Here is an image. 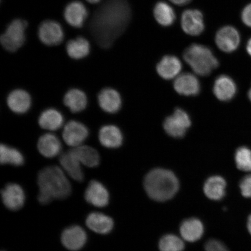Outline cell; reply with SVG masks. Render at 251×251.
Wrapping results in <instances>:
<instances>
[{"label":"cell","mask_w":251,"mask_h":251,"mask_svg":"<svg viewBox=\"0 0 251 251\" xmlns=\"http://www.w3.org/2000/svg\"><path fill=\"white\" fill-rule=\"evenodd\" d=\"M37 199L42 205H47L54 200L67 199L72 192L71 184L65 172L57 166L42 169L37 176Z\"/></svg>","instance_id":"2"},{"label":"cell","mask_w":251,"mask_h":251,"mask_svg":"<svg viewBox=\"0 0 251 251\" xmlns=\"http://www.w3.org/2000/svg\"><path fill=\"white\" fill-rule=\"evenodd\" d=\"M7 103L9 108L15 114H24L31 107V96L26 91L15 89L8 94Z\"/></svg>","instance_id":"16"},{"label":"cell","mask_w":251,"mask_h":251,"mask_svg":"<svg viewBox=\"0 0 251 251\" xmlns=\"http://www.w3.org/2000/svg\"><path fill=\"white\" fill-rule=\"evenodd\" d=\"M144 188L151 199L156 201L164 202L171 199L177 193L179 182L171 171L155 169L146 176Z\"/></svg>","instance_id":"3"},{"label":"cell","mask_w":251,"mask_h":251,"mask_svg":"<svg viewBox=\"0 0 251 251\" xmlns=\"http://www.w3.org/2000/svg\"><path fill=\"white\" fill-rule=\"evenodd\" d=\"M64 103L72 112H82L87 106L86 94L82 90L72 89L68 90L64 97Z\"/></svg>","instance_id":"27"},{"label":"cell","mask_w":251,"mask_h":251,"mask_svg":"<svg viewBox=\"0 0 251 251\" xmlns=\"http://www.w3.org/2000/svg\"><path fill=\"white\" fill-rule=\"evenodd\" d=\"M0 162L2 165L20 166L24 165L25 159L23 153L18 150L1 144L0 146Z\"/></svg>","instance_id":"31"},{"label":"cell","mask_w":251,"mask_h":251,"mask_svg":"<svg viewBox=\"0 0 251 251\" xmlns=\"http://www.w3.org/2000/svg\"><path fill=\"white\" fill-rule=\"evenodd\" d=\"M183 58L197 75L208 76L219 67L218 59L209 47L199 44H193L185 50Z\"/></svg>","instance_id":"4"},{"label":"cell","mask_w":251,"mask_h":251,"mask_svg":"<svg viewBox=\"0 0 251 251\" xmlns=\"http://www.w3.org/2000/svg\"><path fill=\"white\" fill-rule=\"evenodd\" d=\"M3 203L9 210L17 211L24 205L25 194L23 188L16 183H8L1 190Z\"/></svg>","instance_id":"11"},{"label":"cell","mask_w":251,"mask_h":251,"mask_svg":"<svg viewBox=\"0 0 251 251\" xmlns=\"http://www.w3.org/2000/svg\"><path fill=\"white\" fill-rule=\"evenodd\" d=\"M173 4L178 6H183L188 4L191 0H169Z\"/></svg>","instance_id":"37"},{"label":"cell","mask_w":251,"mask_h":251,"mask_svg":"<svg viewBox=\"0 0 251 251\" xmlns=\"http://www.w3.org/2000/svg\"><path fill=\"white\" fill-rule=\"evenodd\" d=\"M237 167L244 172L251 171V150L246 147L238 149L235 153Z\"/></svg>","instance_id":"33"},{"label":"cell","mask_w":251,"mask_h":251,"mask_svg":"<svg viewBox=\"0 0 251 251\" xmlns=\"http://www.w3.org/2000/svg\"><path fill=\"white\" fill-rule=\"evenodd\" d=\"M206 251H229L226 246L219 240L211 239L205 245Z\"/></svg>","instance_id":"35"},{"label":"cell","mask_w":251,"mask_h":251,"mask_svg":"<svg viewBox=\"0 0 251 251\" xmlns=\"http://www.w3.org/2000/svg\"><path fill=\"white\" fill-rule=\"evenodd\" d=\"M87 239L86 231L78 226L65 228L61 235V241L66 249L76 251L82 249Z\"/></svg>","instance_id":"12"},{"label":"cell","mask_w":251,"mask_h":251,"mask_svg":"<svg viewBox=\"0 0 251 251\" xmlns=\"http://www.w3.org/2000/svg\"><path fill=\"white\" fill-rule=\"evenodd\" d=\"M37 149L40 154L47 158H53L60 154L62 144L55 135L46 133L41 136L37 142Z\"/></svg>","instance_id":"18"},{"label":"cell","mask_w":251,"mask_h":251,"mask_svg":"<svg viewBox=\"0 0 251 251\" xmlns=\"http://www.w3.org/2000/svg\"><path fill=\"white\" fill-rule=\"evenodd\" d=\"M130 19L127 0H105L91 19L89 31L97 45L108 49L124 32Z\"/></svg>","instance_id":"1"},{"label":"cell","mask_w":251,"mask_h":251,"mask_svg":"<svg viewBox=\"0 0 251 251\" xmlns=\"http://www.w3.org/2000/svg\"><path fill=\"white\" fill-rule=\"evenodd\" d=\"M190 126L189 116L180 108L176 109L174 114L166 118L164 123L166 132L175 138L183 137Z\"/></svg>","instance_id":"6"},{"label":"cell","mask_w":251,"mask_h":251,"mask_svg":"<svg viewBox=\"0 0 251 251\" xmlns=\"http://www.w3.org/2000/svg\"><path fill=\"white\" fill-rule=\"evenodd\" d=\"M180 234L183 239L188 242H196L201 238L204 228L202 223L197 218H190L182 222Z\"/></svg>","instance_id":"24"},{"label":"cell","mask_w":251,"mask_h":251,"mask_svg":"<svg viewBox=\"0 0 251 251\" xmlns=\"http://www.w3.org/2000/svg\"></svg>","instance_id":"42"},{"label":"cell","mask_w":251,"mask_h":251,"mask_svg":"<svg viewBox=\"0 0 251 251\" xmlns=\"http://www.w3.org/2000/svg\"><path fill=\"white\" fill-rule=\"evenodd\" d=\"M67 51L71 58L80 59L86 57L89 54L90 45L88 41L83 37L69 41L67 43Z\"/></svg>","instance_id":"30"},{"label":"cell","mask_w":251,"mask_h":251,"mask_svg":"<svg viewBox=\"0 0 251 251\" xmlns=\"http://www.w3.org/2000/svg\"><path fill=\"white\" fill-rule=\"evenodd\" d=\"M39 39L46 46H57L64 39V32L61 25L57 22L46 20L40 24L38 30Z\"/></svg>","instance_id":"8"},{"label":"cell","mask_w":251,"mask_h":251,"mask_svg":"<svg viewBox=\"0 0 251 251\" xmlns=\"http://www.w3.org/2000/svg\"><path fill=\"white\" fill-rule=\"evenodd\" d=\"M87 226L96 233L107 234L114 228V223L111 218L100 212H93L88 215Z\"/></svg>","instance_id":"23"},{"label":"cell","mask_w":251,"mask_h":251,"mask_svg":"<svg viewBox=\"0 0 251 251\" xmlns=\"http://www.w3.org/2000/svg\"><path fill=\"white\" fill-rule=\"evenodd\" d=\"M100 143L105 148L117 149L123 143V134L120 129L115 125L103 126L99 133Z\"/></svg>","instance_id":"21"},{"label":"cell","mask_w":251,"mask_h":251,"mask_svg":"<svg viewBox=\"0 0 251 251\" xmlns=\"http://www.w3.org/2000/svg\"><path fill=\"white\" fill-rule=\"evenodd\" d=\"M181 26L184 33L188 35H200L205 29L201 11L197 9H188L184 11L181 17Z\"/></svg>","instance_id":"9"},{"label":"cell","mask_w":251,"mask_h":251,"mask_svg":"<svg viewBox=\"0 0 251 251\" xmlns=\"http://www.w3.org/2000/svg\"><path fill=\"white\" fill-rule=\"evenodd\" d=\"M226 182L219 176L209 177L204 184L203 191L209 199L219 201L225 196Z\"/></svg>","instance_id":"28"},{"label":"cell","mask_w":251,"mask_h":251,"mask_svg":"<svg viewBox=\"0 0 251 251\" xmlns=\"http://www.w3.org/2000/svg\"><path fill=\"white\" fill-rule=\"evenodd\" d=\"M26 21L17 19L9 24L1 37V45L9 52H15L24 45L25 30L27 27Z\"/></svg>","instance_id":"5"},{"label":"cell","mask_w":251,"mask_h":251,"mask_svg":"<svg viewBox=\"0 0 251 251\" xmlns=\"http://www.w3.org/2000/svg\"><path fill=\"white\" fill-rule=\"evenodd\" d=\"M64 18L67 23L72 27L80 28L83 26L88 17V11L82 2L72 1L67 5L64 11Z\"/></svg>","instance_id":"15"},{"label":"cell","mask_w":251,"mask_h":251,"mask_svg":"<svg viewBox=\"0 0 251 251\" xmlns=\"http://www.w3.org/2000/svg\"><path fill=\"white\" fill-rule=\"evenodd\" d=\"M215 43L218 49L226 53L233 52L240 45V33L233 26L222 27L216 32Z\"/></svg>","instance_id":"10"},{"label":"cell","mask_w":251,"mask_h":251,"mask_svg":"<svg viewBox=\"0 0 251 251\" xmlns=\"http://www.w3.org/2000/svg\"><path fill=\"white\" fill-rule=\"evenodd\" d=\"M174 88L181 95L196 96L200 93V83L195 75L189 73L183 74L176 78Z\"/></svg>","instance_id":"20"},{"label":"cell","mask_w":251,"mask_h":251,"mask_svg":"<svg viewBox=\"0 0 251 251\" xmlns=\"http://www.w3.org/2000/svg\"><path fill=\"white\" fill-rule=\"evenodd\" d=\"M98 102L100 108L108 114H115L122 106L120 94L112 88H105L99 94Z\"/></svg>","instance_id":"17"},{"label":"cell","mask_w":251,"mask_h":251,"mask_svg":"<svg viewBox=\"0 0 251 251\" xmlns=\"http://www.w3.org/2000/svg\"><path fill=\"white\" fill-rule=\"evenodd\" d=\"M86 201L94 206L102 208L108 205L109 194L103 185L97 180L90 182L84 193Z\"/></svg>","instance_id":"13"},{"label":"cell","mask_w":251,"mask_h":251,"mask_svg":"<svg viewBox=\"0 0 251 251\" xmlns=\"http://www.w3.org/2000/svg\"><path fill=\"white\" fill-rule=\"evenodd\" d=\"M89 134V129L86 126L77 121L68 122L62 131L63 140L72 149L83 145Z\"/></svg>","instance_id":"7"},{"label":"cell","mask_w":251,"mask_h":251,"mask_svg":"<svg viewBox=\"0 0 251 251\" xmlns=\"http://www.w3.org/2000/svg\"><path fill=\"white\" fill-rule=\"evenodd\" d=\"M240 188L242 195L251 199V174L245 176L240 181Z\"/></svg>","instance_id":"34"},{"label":"cell","mask_w":251,"mask_h":251,"mask_svg":"<svg viewBox=\"0 0 251 251\" xmlns=\"http://www.w3.org/2000/svg\"><path fill=\"white\" fill-rule=\"evenodd\" d=\"M184 244L179 237L174 234H166L159 243L160 251H183Z\"/></svg>","instance_id":"32"},{"label":"cell","mask_w":251,"mask_h":251,"mask_svg":"<svg viewBox=\"0 0 251 251\" xmlns=\"http://www.w3.org/2000/svg\"><path fill=\"white\" fill-rule=\"evenodd\" d=\"M247 227L248 230H249L250 233L251 234V214L250 215L249 219H248Z\"/></svg>","instance_id":"39"},{"label":"cell","mask_w":251,"mask_h":251,"mask_svg":"<svg viewBox=\"0 0 251 251\" xmlns=\"http://www.w3.org/2000/svg\"><path fill=\"white\" fill-rule=\"evenodd\" d=\"M247 51L251 56V38L249 40L247 45Z\"/></svg>","instance_id":"38"},{"label":"cell","mask_w":251,"mask_h":251,"mask_svg":"<svg viewBox=\"0 0 251 251\" xmlns=\"http://www.w3.org/2000/svg\"><path fill=\"white\" fill-rule=\"evenodd\" d=\"M237 92L234 80L227 75H221L215 81L213 93L216 98L222 101H227L233 98Z\"/></svg>","instance_id":"22"},{"label":"cell","mask_w":251,"mask_h":251,"mask_svg":"<svg viewBox=\"0 0 251 251\" xmlns=\"http://www.w3.org/2000/svg\"><path fill=\"white\" fill-rule=\"evenodd\" d=\"M241 19L246 26L251 27V4L244 8L241 14Z\"/></svg>","instance_id":"36"},{"label":"cell","mask_w":251,"mask_h":251,"mask_svg":"<svg viewBox=\"0 0 251 251\" xmlns=\"http://www.w3.org/2000/svg\"><path fill=\"white\" fill-rule=\"evenodd\" d=\"M248 96H249V98L250 100V101H251V88L249 90V94H248Z\"/></svg>","instance_id":"41"},{"label":"cell","mask_w":251,"mask_h":251,"mask_svg":"<svg viewBox=\"0 0 251 251\" xmlns=\"http://www.w3.org/2000/svg\"><path fill=\"white\" fill-rule=\"evenodd\" d=\"M59 161L63 171L72 179L78 182L83 181L84 176L81 166L82 165L72 152L71 150L62 153L59 156Z\"/></svg>","instance_id":"14"},{"label":"cell","mask_w":251,"mask_h":251,"mask_svg":"<svg viewBox=\"0 0 251 251\" xmlns=\"http://www.w3.org/2000/svg\"><path fill=\"white\" fill-rule=\"evenodd\" d=\"M153 12L155 20L162 26H172L176 18L174 9L165 1L157 2Z\"/></svg>","instance_id":"29"},{"label":"cell","mask_w":251,"mask_h":251,"mask_svg":"<svg viewBox=\"0 0 251 251\" xmlns=\"http://www.w3.org/2000/svg\"><path fill=\"white\" fill-rule=\"evenodd\" d=\"M182 69L179 59L175 55H165L156 65V71L162 78L171 80L178 76Z\"/></svg>","instance_id":"19"},{"label":"cell","mask_w":251,"mask_h":251,"mask_svg":"<svg viewBox=\"0 0 251 251\" xmlns=\"http://www.w3.org/2000/svg\"><path fill=\"white\" fill-rule=\"evenodd\" d=\"M78 161L82 165L88 168H96L100 163V156L93 147L81 145L71 150Z\"/></svg>","instance_id":"26"},{"label":"cell","mask_w":251,"mask_h":251,"mask_svg":"<svg viewBox=\"0 0 251 251\" xmlns=\"http://www.w3.org/2000/svg\"><path fill=\"white\" fill-rule=\"evenodd\" d=\"M41 128L49 131L58 130L64 125V118L61 112L55 108H49L41 113L39 118Z\"/></svg>","instance_id":"25"},{"label":"cell","mask_w":251,"mask_h":251,"mask_svg":"<svg viewBox=\"0 0 251 251\" xmlns=\"http://www.w3.org/2000/svg\"><path fill=\"white\" fill-rule=\"evenodd\" d=\"M86 1L91 3V4H97V3L101 1V0H86Z\"/></svg>","instance_id":"40"}]
</instances>
